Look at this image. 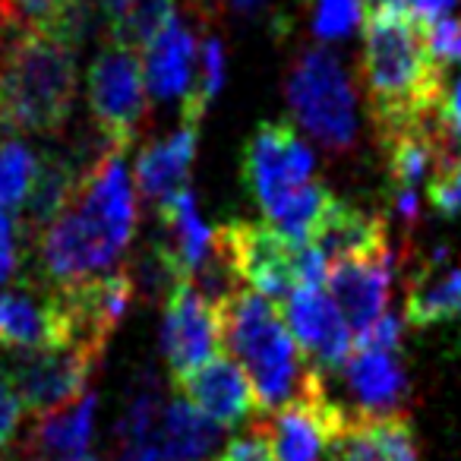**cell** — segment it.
<instances>
[{
    "mask_svg": "<svg viewBox=\"0 0 461 461\" xmlns=\"http://www.w3.org/2000/svg\"><path fill=\"white\" fill-rule=\"evenodd\" d=\"M77 41L16 16L0 26V130L48 136L77 104Z\"/></svg>",
    "mask_w": 461,
    "mask_h": 461,
    "instance_id": "obj_1",
    "label": "cell"
},
{
    "mask_svg": "<svg viewBox=\"0 0 461 461\" xmlns=\"http://www.w3.org/2000/svg\"><path fill=\"white\" fill-rule=\"evenodd\" d=\"M360 77L376 136L439 114L446 70L429 54L423 23L408 16H364Z\"/></svg>",
    "mask_w": 461,
    "mask_h": 461,
    "instance_id": "obj_2",
    "label": "cell"
},
{
    "mask_svg": "<svg viewBox=\"0 0 461 461\" xmlns=\"http://www.w3.org/2000/svg\"><path fill=\"white\" fill-rule=\"evenodd\" d=\"M215 313L224 354L247 373L259 408L276 411L301 395L313 370H307L282 310L269 297L238 288L215 303Z\"/></svg>",
    "mask_w": 461,
    "mask_h": 461,
    "instance_id": "obj_3",
    "label": "cell"
},
{
    "mask_svg": "<svg viewBox=\"0 0 461 461\" xmlns=\"http://www.w3.org/2000/svg\"><path fill=\"white\" fill-rule=\"evenodd\" d=\"M285 98L301 127L326 152H351L357 142V98L339 54L320 45L301 51L285 79Z\"/></svg>",
    "mask_w": 461,
    "mask_h": 461,
    "instance_id": "obj_4",
    "label": "cell"
},
{
    "mask_svg": "<svg viewBox=\"0 0 461 461\" xmlns=\"http://www.w3.org/2000/svg\"><path fill=\"white\" fill-rule=\"evenodd\" d=\"M212 250L224 259L240 288L269 301H285L303 285L307 240L285 238L282 230L259 221H224L212 230Z\"/></svg>",
    "mask_w": 461,
    "mask_h": 461,
    "instance_id": "obj_5",
    "label": "cell"
},
{
    "mask_svg": "<svg viewBox=\"0 0 461 461\" xmlns=\"http://www.w3.org/2000/svg\"><path fill=\"white\" fill-rule=\"evenodd\" d=\"M123 253L127 247L73 199L48 228L39 230V266L48 288H67L108 276Z\"/></svg>",
    "mask_w": 461,
    "mask_h": 461,
    "instance_id": "obj_6",
    "label": "cell"
},
{
    "mask_svg": "<svg viewBox=\"0 0 461 461\" xmlns=\"http://www.w3.org/2000/svg\"><path fill=\"white\" fill-rule=\"evenodd\" d=\"M240 180L263 215L316 180L313 149L288 121H266L247 136L240 155Z\"/></svg>",
    "mask_w": 461,
    "mask_h": 461,
    "instance_id": "obj_7",
    "label": "cell"
},
{
    "mask_svg": "<svg viewBox=\"0 0 461 461\" xmlns=\"http://www.w3.org/2000/svg\"><path fill=\"white\" fill-rule=\"evenodd\" d=\"M89 111L108 149L127 152L149 111L142 64L136 51L104 45L89 67Z\"/></svg>",
    "mask_w": 461,
    "mask_h": 461,
    "instance_id": "obj_8",
    "label": "cell"
},
{
    "mask_svg": "<svg viewBox=\"0 0 461 461\" xmlns=\"http://www.w3.org/2000/svg\"><path fill=\"white\" fill-rule=\"evenodd\" d=\"M98 360H102L98 351L67 341V345L16 354L7 366V376L26 414L45 417L83 395Z\"/></svg>",
    "mask_w": 461,
    "mask_h": 461,
    "instance_id": "obj_9",
    "label": "cell"
},
{
    "mask_svg": "<svg viewBox=\"0 0 461 461\" xmlns=\"http://www.w3.org/2000/svg\"><path fill=\"white\" fill-rule=\"evenodd\" d=\"M348 411L329 395L320 373H310L301 395L272 411L263 427L276 461H322L348 423Z\"/></svg>",
    "mask_w": 461,
    "mask_h": 461,
    "instance_id": "obj_10",
    "label": "cell"
},
{
    "mask_svg": "<svg viewBox=\"0 0 461 461\" xmlns=\"http://www.w3.org/2000/svg\"><path fill=\"white\" fill-rule=\"evenodd\" d=\"M218 313L215 303L196 291L190 278H180L165 294V320H161V351H165L171 379L186 376L199 364L218 354Z\"/></svg>",
    "mask_w": 461,
    "mask_h": 461,
    "instance_id": "obj_11",
    "label": "cell"
},
{
    "mask_svg": "<svg viewBox=\"0 0 461 461\" xmlns=\"http://www.w3.org/2000/svg\"><path fill=\"white\" fill-rule=\"evenodd\" d=\"M174 389H177L180 398H186L199 414H205L221 429L240 427V423L250 420L259 411L257 392H253L247 373L240 370L238 360L221 351L212 354L205 364H199L196 370H190L186 376L174 379Z\"/></svg>",
    "mask_w": 461,
    "mask_h": 461,
    "instance_id": "obj_12",
    "label": "cell"
},
{
    "mask_svg": "<svg viewBox=\"0 0 461 461\" xmlns=\"http://www.w3.org/2000/svg\"><path fill=\"white\" fill-rule=\"evenodd\" d=\"M285 322L294 335L297 348L316 360V370L335 373L351 354V329L345 326L339 307L322 285H297L285 297Z\"/></svg>",
    "mask_w": 461,
    "mask_h": 461,
    "instance_id": "obj_13",
    "label": "cell"
},
{
    "mask_svg": "<svg viewBox=\"0 0 461 461\" xmlns=\"http://www.w3.org/2000/svg\"><path fill=\"white\" fill-rule=\"evenodd\" d=\"M392 278H395V269H392L389 250L329 266V297L339 307L345 326L351 329V339H360L366 329L376 326L379 316L389 313Z\"/></svg>",
    "mask_w": 461,
    "mask_h": 461,
    "instance_id": "obj_14",
    "label": "cell"
},
{
    "mask_svg": "<svg viewBox=\"0 0 461 461\" xmlns=\"http://www.w3.org/2000/svg\"><path fill=\"white\" fill-rule=\"evenodd\" d=\"M54 345H67V322L60 316L54 288L14 282L0 291V348L39 351Z\"/></svg>",
    "mask_w": 461,
    "mask_h": 461,
    "instance_id": "obj_15",
    "label": "cell"
},
{
    "mask_svg": "<svg viewBox=\"0 0 461 461\" xmlns=\"http://www.w3.org/2000/svg\"><path fill=\"white\" fill-rule=\"evenodd\" d=\"M307 244L326 259V266L345 263V259H364L389 250V230L385 218L366 212L345 199L332 196L320 212L316 224L310 228Z\"/></svg>",
    "mask_w": 461,
    "mask_h": 461,
    "instance_id": "obj_16",
    "label": "cell"
},
{
    "mask_svg": "<svg viewBox=\"0 0 461 461\" xmlns=\"http://www.w3.org/2000/svg\"><path fill=\"white\" fill-rule=\"evenodd\" d=\"M345 376L348 395L357 402L360 414H395L408 404L411 385L402 364V351H383V348L351 345V354L339 366Z\"/></svg>",
    "mask_w": 461,
    "mask_h": 461,
    "instance_id": "obj_17",
    "label": "cell"
},
{
    "mask_svg": "<svg viewBox=\"0 0 461 461\" xmlns=\"http://www.w3.org/2000/svg\"><path fill=\"white\" fill-rule=\"evenodd\" d=\"M329 455L332 461H420L414 423L404 411L348 417Z\"/></svg>",
    "mask_w": 461,
    "mask_h": 461,
    "instance_id": "obj_18",
    "label": "cell"
},
{
    "mask_svg": "<svg viewBox=\"0 0 461 461\" xmlns=\"http://www.w3.org/2000/svg\"><path fill=\"white\" fill-rule=\"evenodd\" d=\"M199 146V127L180 123L177 133L165 136V140L149 142L136 158V190L140 199L152 209L177 196L180 190L190 186L193 161H196Z\"/></svg>",
    "mask_w": 461,
    "mask_h": 461,
    "instance_id": "obj_19",
    "label": "cell"
},
{
    "mask_svg": "<svg viewBox=\"0 0 461 461\" xmlns=\"http://www.w3.org/2000/svg\"><path fill=\"white\" fill-rule=\"evenodd\" d=\"M404 316L414 329H429L461 316V266L452 263L448 250L439 247L414 269Z\"/></svg>",
    "mask_w": 461,
    "mask_h": 461,
    "instance_id": "obj_20",
    "label": "cell"
},
{
    "mask_svg": "<svg viewBox=\"0 0 461 461\" xmlns=\"http://www.w3.org/2000/svg\"><path fill=\"white\" fill-rule=\"evenodd\" d=\"M142 60V83L146 92L158 102L184 98L193 79V64H196V39L184 23L171 20L146 48Z\"/></svg>",
    "mask_w": 461,
    "mask_h": 461,
    "instance_id": "obj_21",
    "label": "cell"
},
{
    "mask_svg": "<svg viewBox=\"0 0 461 461\" xmlns=\"http://www.w3.org/2000/svg\"><path fill=\"white\" fill-rule=\"evenodd\" d=\"M95 392L86 389L77 402L64 404L54 414H45L29 436L32 461H79L92 439V417H95Z\"/></svg>",
    "mask_w": 461,
    "mask_h": 461,
    "instance_id": "obj_22",
    "label": "cell"
},
{
    "mask_svg": "<svg viewBox=\"0 0 461 461\" xmlns=\"http://www.w3.org/2000/svg\"><path fill=\"white\" fill-rule=\"evenodd\" d=\"M155 439L161 461H205L221 442V427L199 414L186 398H174L161 408Z\"/></svg>",
    "mask_w": 461,
    "mask_h": 461,
    "instance_id": "obj_23",
    "label": "cell"
},
{
    "mask_svg": "<svg viewBox=\"0 0 461 461\" xmlns=\"http://www.w3.org/2000/svg\"><path fill=\"white\" fill-rule=\"evenodd\" d=\"M98 10L111 45L130 51L146 48L167 23L177 20V0H98Z\"/></svg>",
    "mask_w": 461,
    "mask_h": 461,
    "instance_id": "obj_24",
    "label": "cell"
},
{
    "mask_svg": "<svg viewBox=\"0 0 461 461\" xmlns=\"http://www.w3.org/2000/svg\"><path fill=\"white\" fill-rule=\"evenodd\" d=\"M79 171L60 155H45L39 158V171H35L32 190H29L20 215L23 230H41L64 212V205L70 203V193L77 186Z\"/></svg>",
    "mask_w": 461,
    "mask_h": 461,
    "instance_id": "obj_25",
    "label": "cell"
},
{
    "mask_svg": "<svg viewBox=\"0 0 461 461\" xmlns=\"http://www.w3.org/2000/svg\"><path fill=\"white\" fill-rule=\"evenodd\" d=\"M196 58H199V67L193 70L190 89L184 92V123H190V127L203 123L205 111L215 102V95L224 86V77H228V54H224L221 39L209 35V39L199 45Z\"/></svg>",
    "mask_w": 461,
    "mask_h": 461,
    "instance_id": "obj_26",
    "label": "cell"
},
{
    "mask_svg": "<svg viewBox=\"0 0 461 461\" xmlns=\"http://www.w3.org/2000/svg\"><path fill=\"white\" fill-rule=\"evenodd\" d=\"M161 395L155 376H142L140 383L130 389L127 408L123 417L117 423V436H121V448H133V446H152L155 433H158V420H161Z\"/></svg>",
    "mask_w": 461,
    "mask_h": 461,
    "instance_id": "obj_27",
    "label": "cell"
},
{
    "mask_svg": "<svg viewBox=\"0 0 461 461\" xmlns=\"http://www.w3.org/2000/svg\"><path fill=\"white\" fill-rule=\"evenodd\" d=\"M39 155L20 140H0V212L16 215L32 190Z\"/></svg>",
    "mask_w": 461,
    "mask_h": 461,
    "instance_id": "obj_28",
    "label": "cell"
},
{
    "mask_svg": "<svg viewBox=\"0 0 461 461\" xmlns=\"http://www.w3.org/2000/svg\"><path fill=\"white\" fill-rule=\"evenodd\" d=\"M14 7L32 26L51 29L77 45L83 41L86 23H89L86 0H14Z\"/></svg>",
    "mask_w": 461,
    "mask_h": 461,
    "instance_id": "obj_29",
    "label": "cell"
},
{
    "mask_svg": "<svg viewBox=\"0 0 461 461\" xmlns=\"http://www.w3.org/2000/svg\"><path fill=\"white\" fill-rule=\"evenodd\" d=\"M360 23V0H316L313 35L322 41L345 39Z\"/></svg>",
    "mask_w": 461,
    "mask_h": 461,
    "instance_id": "obj_30",
    "label": "cell"
},
{
    "mask_svg": "<svg viewBox=\"0 0 461 461\" xmlns=\"http://www.w3.org/2000/svg\"><path fill=\"white\" fill-rule=\"evenodd\" d=\"M458 0H360V10L366 16H408L417 23H433L448 16Z\"/></svg>",
    "mask_w": 461,
    "mask_h": 461,
    "instance_id": "obj_31",
    "label": "cell"
},
{
    "mask_svg": "<svg viewBox=\"0 0 461 461\" xmlns=\"http://www.w3.org/2000/svg\"><path fill=\"white\" fill-rule=\"evenodd\" d=\"M427 32V45L436 64L446 67H461V16H439V20L423 26Z\"/></svg>",
    "mask_w": 461,
    "mask_h": 461,
    "instance_id": "obj_32",
    "label": "cell"
},
{
    "mask_svg": "<svg viewBox=\"0 0 461 461\" xmlns=\"http://www.w3.org/2000/svg\"><path fill=\"white\" fill-rule=\"evenodd\" d=\"M427 196L439 215H461V158H455L442 174L427 184Z\"/></svg>",
    "mask_w": 461,
    "mask_h": 461,
    "instance_id": "obj_33",
    "label": "cell"
},
{
    "mask_svg": "<svg viewBox=\"0 0 461 461\" xmlns=\"http://www.w3.org/2000/svg\"><path fill=\"white\" fill-rule=\"evenodd\" d=\"M23 417H26V408H23L7 370H0V455L20 439Z\"/></svg>",
    "mask_w": 461,
    "mask_h": 461,
    "instance_id": "obj_34",
    "label": "cell"
},
{
    "mask_svg": "<svg viewBox=\"0 0 461 461\" xmlns=\"http://www.w3.org/2000/svg\"><path fill=\"white\" fill-rule=\"evenodd\" d=\"M20 238H23L20 218L0 212V285H7L16 276V266H20Z\"/></svg>",
    "mask_w": 461,
    "mask_h": 461,
    "instance_id": "obj_35",
    "label": "cell"
},
{
    "mask_svg": "<svg viewBox=\"0 0 461 461\" xmlns=\"http://www.w3.org/2000/svg\"><path fill=\"white\" fill-rule=\"evenodd\" d=\"M215 461H276V455H272L269 439H266L263 427H259V429H253V433L230 439L228 446L218 452Z\"/></svg>",
    "mask_w": 461,
    "mask_h": 461,
    "instance_id": "obj_36",
    "label": "cell"
},
{
    "mask_svg": "<svg viewBox=\"0 0 461 461\" xmlns=\"http://www.w3.org/2000/svg\"><path fill=\"white\" fill-rule=\"evenodd\" d=\"M439 123H442V130L448 133V140H452L455 146H461V79L446 92V95H442Z\"/></svg>",
    "mask_w": 461,
    "mask_h": 461,
    "instance_id": "obj_37",
    "label": "cell"
},
{
    "mask_svg": "<svg viewBox=\"0 0 461 461\" xmlns=\"http://www.w3.org/2000/svg\"><path fill=\"white\" fill-rule=\"evenodd\" d=\"M228 4L234 14H244V16H253V14H259V10L269 7V0H228Z\"/></svg>",
    "mask_w": 461,
    "mask_h": 461,
    "instance_id": "obj_38",
    "label": "cell"
},
{
    "mask_svg": "<svg viewBox=\"0 0 461 461\" xmlns=\"http://www.w3.org/2000/svg\"><path fill=\"white\" fill-rule=\"evenodd\" d=\"M16 7H14V0H0V26H7V23L16 20Z\"/></svg>",
    "mask_w": 461,
    "mask_h": 461,
    "instance_id": "obj_39",
    "label": "cell"
},
{
    "mask_svg": "<svg viewBox=\"0 0 461 461\" xmlns=\"http://www.w3.org/2000/svg\"><path fill=\"white\" fill-rule=\"evenodd\" d=\"M186 4H190V10H193V14H203V16H209L212 14V10H215V4H218V0H186Z\"/></svg>",
    "mask_w": 461,
    "mask_h": 461,
    "instance_id": "obj_40",
    "label": "cell"
},
{
    "mask_svg": "<svg viewBox=\"0 0 461 461\" xmlns=\"http://www.w3.org/2000/svg\"><path fill=\"white\" fill-rule=\"evenodd\" d=\"M79 461H92V458H79Z\"/></svg>",
    "mask_w": 461,
    "mask_h": 461,
    "instance_id": "obj_41",
    "label": "cell"
}]
</instances>
